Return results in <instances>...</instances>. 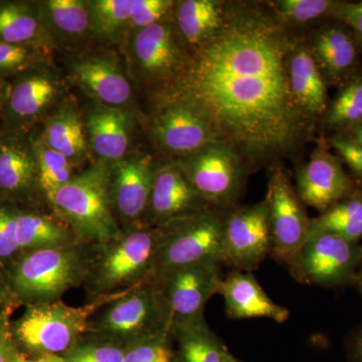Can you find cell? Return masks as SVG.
I'll use <instances>...</instances> for the list:
<instances>
[{"label": "cell", "mask_w": 362, "mask_h": 362, "mask_svg": "<svg viewBox=\"0 0 362 362\" xmlns=\"http://www.w3.org/2000/svg\"><path fill=\"white\" fill-rule=\"evenodd\" d=\"M126 346L84 334L64 354L70 362H124Z\"/></svg>", "instance_id": "d590c367"}, {"label": "cell", "mask_w": 362, "mask_h": 362, "mask_svg": "<svg viewBox=\"0 0 362 362\" xmlns=\"http://www.w3.org/2000/svg\"><path fill=\"white\" fill-rule=\"evenodd\" d=\"M308 49L323 78L329 82H339L346 77L356 62V42L341 26L318 30L312 37Z\"/></svg>", "instance_id": "83f0119b"}, {"label": "cell", "mask_w": 362, "mask_h": 362, "mask_svg": "<svg viewBox=\"0 0 362 362\" xmlns=\"http://www.w3.org/2000/svg\"><path fill=\"white\" fill-rule=\"evenodd\" d=\"M225 300L232 319L266 317L278 323L287 320L290 312L270 299L252 272L233 270L221 280L218 293Z\"/></svg>", "instance_id": "7402d4cb"}, {"label": "cell", "mask_w": 362, "mask_h": 362, "mask_svg": "<svg viewBox=\"0 0 362 362\" xmlns=\"http://www.w3.org/2000/svg\"><path fill=\"white\" fill-rule=\"evenodd\" d=\"M309 232L330 233L349 242H358L362 238V197L343 199L310 220Z\"/></svg>", "instance_id": "4dcf8cb0"}, {"label": "cell", "mask_w": 362, "mask_h": 362, "mask_svg": "<svg viewBox=\"0 0 362 362\" xmlns=\"http://www.w3.org/2000/svg\"><path fill=\"white\" fill-rule=\"evenodd\" d=\"M223 362H242L239 361L233 354H230V351H228V354H226L225 359H223Z\"/></svg>", "instance_id": "681fc988"}, {"label": "cell", "mask_w": 362, "mask_h": 362, "mask_svg": "<svg viewBox=\"0 0 362 362\" xmlns=\"http://www.w3.org/2000/svg\"><path fill=\"white\" fill-rule=\"evenodd\" d=\"M33 146L39 163L40 185L47 204L54 192L73 180L76 165L70 160L45 145L40 138H33Z\"/></svg>", "instance_id": "d6a6232c"}, {"label": "cell", "mask_w": 362, "mask_h": 362, "mask_svg": "<svg viewBox=\"0 0 362 362\" xmlns=\"http://www.w3.org/2000/svg\"><path fill=\"white\" fill-rule=\"evenodd\" d=\"M0 40L7 44L40 47L49 51L52 44L45 32L39 4H0Z\"/></svg>", "instance_id": "f1b7e54d"}, {"label": "cell", "mask_w": 362, "mask_h": 362, "mask_svg": "<svg viewBox=\"0 0 362 362\" xmlns=\"http://www.w3.org/2000/svg\"><path fill=\"white\" fill-rule=\"evenodd\" d=\"M288 76L293 96L302 110L313 117L327 108L325 81L308 45L297 42L288 59Z\"/></svg>", "instance_id": "4316f807"}, {"label": "cell", "mask_w": 362, "mask_h": 362, "mask_svg": "<svg viewBox=\"0 0 362 362\" xmlns=\"http://www.w3.org/2000/svg\"><path fill=\"white\" fill-rule=\"evenodd\" d=\"M13 362H70L64 356L59 354H45L40 356H26L18 352Z\"/></svg>", "instance_id": "f6af8a7d"}, {"label": "cell", "mask_w": 362, "mask_h": 362, "mask_svg": "<svg viewBox=\"0 0 362 362\" xmlns=\"http://www.w3.org/2000/svg\"><path fill=\"white\" fill-rule=\"evenodd\" d=\"M352 357L354 362H362V334L354 342Z\"/></svg>", "instance_id": "c3c4849f"}, {"label": "cell", "mask_w": 362, "mask_h": 362, "mask_svg": "<svg viewBox=\"0 0 362 362\" xmlns=\"http://www.w3.org/2000/svg\"><path fill=\"white\" fill-rule=\"evenodd\" d=\"M0 202L23 209H51L40 185L33 138L25 130L0 133Z\"/></svg>", "instance_id": "30bf717a"}, {"label": "cell", "mask_w": 362, "mask_h": 362, "mask_svg": "<svg viewBox=\"0 0 362 362\" xmlns=\"http://www.w3.org/2000/svg\"><path fill=\"white\" fill-rule=\"evenodd\" d=\"M335 14L347 25L354 28L359 39L362 40V1L358 4L339 6Z\"/></svg>", "instance_id": "7bdbcfd3"}, {"label": "cell", "mask_w": 362, "mask_h": 362, "mask_svg": "<svg viewBox=\"0 0 362 362\" xmlns=\"http://www.w3.org/2000/svg\"><path fill=\"white\" fill-rule=\"evenodd\" d=\"M175 339V362H223L228 349L211 330L204 317L171 327Z\"/></svg>", "instance_id": "f546056e"}, {"label": "cell", "mask_w": 362, "mask_h": 362, "mask_svg": "<svg viewBox=\"0 0 362 362\" xmlns=\"http://www.w3.org/2000/svg\"><path fill=\"white\" fill-rule=\"evenodd\" d=\"M16 237L21 255L81 244L78 235L51 209L16 211Z\"/></svg>", "instance_id": "d4e9b609"}, {"label": "cell", "mask_w": 362, "mask_h": 362, "mask_svg": "<svg viewBox=\"0 0 362 362\" xmlns=\"http://www.w3.org/2000/svg\"><path fill=\"white\" fill-rule=\"evenodd\" d=\"M156 165L146 152L129 153L111 163L109 194L121 230L143 226Z\"/></svg>", "instance_id": "e0dca14e"}, {"label": "cell", "mask_w": 362, "mask_h": 362, "mask_svg": "<svg viewBox=\"0 0 362 362\" xmlns=\"http://www.w3.org/2000/svg\"><path fill=\"white\" fill-rule=\"evenodd\" d=\"M359 284H361V290H362V275L361 276V279H359Z\"/></svg>", "instance_id": "f907efd6"}, {"label": "cell", "mask_w": 362, "mask_h": 362, "mask_svg": "<svg viewBox=\"0 0 362 362\" xmlns=\"http://www.w3.org/2000/svg\"><path fill=\"white\" fill-rule=\"evenodd\" d=\"M9 88H11V86L7 84L4 78L0 76V117L4 115V109H6Z\"/></svg>", "instance_id": "bcb514c9"}, {"label": "cell", "mask_w": 362, "mask_h": 362, "mask_svg": "<svg viewBox=\"0 0 362 362\" xmlns=\"http://www.w3.org/2000/svg\"><path fill=\"white\" fill-rule=\"evenodd\" d=\"M18 306L21 305L14 295L7 272L0 266V326H11L9 317Z\"/></svg>", "instance_id": "b9f144b4"}, {"label": "cell", "mask_w": 362, "mask_h": 362, "mask_svg": "<svg viewBox=\"0 0 362 362\" xmlns=\"http://www.w3.org/2000/svg\"><path fill=\"white\" fill-rule=\"evenodd\" d=\"M127 54L133 75L157 96L180 77L189 59L173 16L132 30Z\"/></svg>", "instance_id": "ba28073f"}, {"label": "cell", "mask_w": 362, "mask_h": 362, "mask_svg": "<svg viewBox=\"0 0 362 362\" xmlns=\"http://www.w3.org/2000/svg\"><path fill=\"white\" fill-rule=\"evenodd\" d=\"M228 211L209 206L161 226L160 247L152 276L176 267L202 262L221 264Z\"/></svg>", "instance_id": "52a82bcc"}, {"label": "cell", "mask_w": 362, "mask_h": 362, "mask_svg": "<svg viewBox=\"0 0 362 362\" xmlns=\"http://www.w3.org/2000/svg\"><path fill=\"white\" fill-rule=\"evenodd\" d=\"M18 207L0 202V266L6 270L21 256L16 237Z\"/></svg>", "instance_id": "f35d334b"}, {"label": "cell", "mask_w": 362, "mask_h": 362, "mask_svg": "<svg viewBox=\"0 0 362 362\" xmlns=\"http://www.w3.org/2000/svg\"><path fill=\"white\" fill-rule=\"evenodd\" d=\"M133 0H92L90 1L93 37L112 40L129 28Z\"/></svg>", "instance_id": "1f68e13d"}, {"label": "cell", "mask_w": 362, "mask_h": 362, "mask_svg": "<svg viewBox=\"0 0 362 362\" xmlns=\"http://www.w3.org/2000/svg\"><path fill=\"white\" fill-rule=\"evenodd\" d=\"M84 119L90 152L97 160L113 163L129 154L133 116L128 108L95 102Z\"/></svg>", "instance_id": "44dd1931"}, {"label": "cell", "mask_w": 362, "mask_h": 362, "mask_svg": "<svg viewBox=\"0 0 362 362\" xmlns=\"http://www.w3.org/2000/svg\"><path fill=\"white\" fill-rule=\"evenodd\" d=\"M273 11L283 23L308 25L330 13H337L340 4L329 0H278L272 2Z\"/></svg>", "instance_id": "836d02e7"}, {"label": "cell", "mask_w": 362, "mask_h": 362, "mask_svg": "<svg viewBox=\"0 0 362 362\" xmlns=\"http://www.w3.org/2000/svg\"><path fill=\"white\" fill-rule=\"evenodd\" d=\"M175 1L171 0H133L131 30H141L173 16Z\"/></svg>", "instance_id": "ab89813d"}, {"label": "cell", "mask_w": 362, "mask_h": 362, "mask_svg": "<svg viewBox=\"0 0 362 362\" xmlns=\"http://www.w3.org/2000/svg\"><path fill=\"white\" fill-rule=\"evenodd\" d=\"M331 144L354 173L362 180V144L350 138L343 137L333 138Z\"/></svg>", "instance_id": "60d3db41"}, {"label": "cell", "mask_w": 362, "mask_h": 362, "mask_svg": "<svg viewBox=\"0 0 362 362\" xmlns=\"http://www.w3.org/2000/svg\"><path fill=\"white\" fill-rule=\"evenodd\" d=\"M297 42L258 4H226L220 32L189 54L180 77L157 97L194 105L221 141L247 160L289 153L313 128L290 88L288 59Z\"/></svg>", "instance_id": "6da1fadb"}, {"label": "cell", "mask_w": 362, "mask_h": 362, "mask_svg": "<svg viewBox=\"0 0 362 362\" xmlns=\"http://www.w3.org/2000/svg\"><path fill=\"white\" fill-rule=\"evenodd\" d=\"M326 122L331 128L351 127L362 120V76L350 81L338 94L328 111Z\"/></svg>", "instance_id": "e575fe53"}, {"label": "cell", "mask_w": 362, "mask_h": 362, "mask_svg": "<svg viewBox=\"0 0 362 362\" xmlns=\"http://www.w3.org/2000/svg\"><path fill=\"white\" fill-rule=\"evenodd\" d=\"M64 78L49 59L18 74L4 109L8 129L25 130L66 101Z\"/></svg>", "instance_id": "7c38bea8"}, {"label": "cell", "mask_w": 362, "mask_h": 362, "mask_svg": "<svg viewBox=\"0 0 362 362\" xmlns=\"http://www.w3.org/2000/svg\"><path fill=\"white\" fill-rule=\"evenodd\" d=\"M70 71L74 83L97 103L125 108L132 99L128 71L115 54H83L71 59Z\"/></svg>", "instance_id": "d6986e66"}, {"label": "cell", "mask_w": 362, "mask_h": 362, "mask_svg": "<svg viewBox=\"0 0 362 362\" xmlns=\"http://www.w3.org/2000/svg\"><path fill=\"white\" fill-rule=\"evenodd\" d=\"M350 128V139L362 144V120Z\"/></svg>", "instance_id": "7dc6e473"}, {"label": "cell", "mask_w": 362, "mask_h": 362, "mask_svg": "<svg viewBox=\"0 0 362 362\" xmlns=\"http://www.w3.org/2000/svg\"><path fill=\"white\" fill-rule=\"evenodd\" d=\"M361 257L357 243L330 233L309 232L288 268L299 282L338 285L352 277Z\"/></svg>", "instance_id": "8fae6325"}, {"label": "cell", "mask_w": 362, "mask_h": 362, "mask_svg": "<svg viewBox=\"0 0 362 362\" xmlns=\"http://www.w3.org/2000/svg\"><path fill=\"white\" fill-rule=\"evenodd\" d=\"M272 252L269 209L259 204L228 209L223 233L221 264L233 270H257Z\"/></svg>", "instance_id": "2e32d148"}, {"label": "cell", "mask_w": 362, "mask_h": 362, "mask_svg": "<svg viewBox=\"0 0 362 362\" xmlns=\"http://www.w3.org/2000/svg\"><path fill=\"white\" fill-rule=\"evenodd\" d=\"M209 206L175 160L157 163L142 226L161 228Z\"/></svg>", "instance_id": "ac0fdd59"}, {"label": "cell", "mask_w": 362, "mask_h": 362, "mask_svg": "<svg viewBox=\"0 0 362 362\" xmlns=\"http://www.w3.org/2000/svg\"><path fill=\"white\" fill-rule=\"evenodd\" d=\"M265 201L272 235L271 256L289 266L307 239L310 218L285 171L272 168Z\"/></svg>", "instance_id": "5bb4252c"}, {"label": "cell", "mask_w": 362, "mask_h": 362, "mask_svg": "<svg viewBox=\"0 0 362 362\" xmlns=\"http://www.w3.org/2000/svg\"><path fill=\"white\" fill-rule=\"evenodd\" d=\"M18 352L11 338V326H0V362H13Z\"/></svg>", "instance_id": "ee69618b"}, {"label": "cell", "mask_w": 362, "mask_h": 362, "mask_svg": "<svg viewBox=\"0 0 362 362\" xmlns=\"http://www.w3.org/2000/svg\"><path fill=\"white\" fill-rule=\"evenodd\" d=\"M175 161L209 206L230 209L240 199L246 166L244 159L226 143H209Z\"/></svg>", "instance_id": "9c48e42d"}, {"label": "cell", "mask_w": 362, "mask_h": 362, "mask_svg": "<svg viewBox=\"0 0 362 362\" xmlns=\"http://www.w3.org/2000/svg\"><path fill=\"white\" fill-rule=\"evenodd\" d=\"M49 52L40 47L7 44L0 40V76L16 75L49 59Z\"/></svg>", "instance_id": "74e56055"}, {"label": "cell", "mask_w": 362, "mask_h": 362, "mask_svg": "<svg viewBox=\"0 0 362 362\" xmlns=\"http://www.w3.org/2000/svg\"><path fill=\"white\" fill-rule=\"evenodd\" d=\"M96 247L81 243L18 257L6 272L21 306L56 301L70 290L83 287Z\"/></svg>", "instance_id": "3957f363"}, {"label": "cell", "mask_w": 362, "mask_h": 362, "mask_svg": "<svg viewBox=\"0 0 362 362\" xmlns=\"http://www.w3.org/2000/svg\"><path fill=\"white\" fill-rule=\"evenodd\" d=\"M171 330V315L156 283L127 290L90 317L86 334L128 346Z\"/></svg>", "instance_id": "8992f818"}, {"label": "cell", "mask_w": 362, "mask_h": 362, "mask_svg": "<svg viewBox=\"0 0 362 362\" xmlns=\"http://www.w3.org/2000/svg\"><path fill=\"white\" fill-rule=\"evenodd\" d=\"M161 243V228L138 226L97 244L86 278L87 303L132 289L151 277Z\"/></svg>", "instance_id": "7a4b0ae2"}, {"label": "cell", "mask_w": 362, "mask_h": 362, "mask_svg": "<svg viewBox=\"0 0 362 362\" xmlns=\"http://www.w3.org/2000/svg\"><path fill=\"white\" fill-rule=\"evenodd\" d=\"M175 344L171 330L138 340L126 346L124 362H175Z\"/></svg>", "instance_id": "8d00e7d4"}, {"label": "cell", "mask_w": 362, "mask_h": 362, "mask_svg": "<svg viewBox=\"0 0 362 362\" xmlns=\"http://www.w3.org/2000/svg\"><path fill=\"white\" fill-rule=\"evenodd\" d=\"M45 32L52 45L74 49L93 37L90 1L45 0L39 2Z\"/></svg>", "instance_id": "cb8c5ba5"}, {"label": "cell", "mask_w": 362, "mask_h": 362, "mask_svg": "<svg viewBox=\"0 0 362 362\" xmlns=\"http://www.w3.org/2000/svg\"><path fill=\"white\" fill-rule=\"evenodd\" d=\"M221 263L202 262L176 267L152 276L170 312L171 327L204 317L209 300L218 294L221 280Z\"/></svg>", "instance_id": "4fadbf2b"}, {"label": "cell", "mask_w": 362, "mask_h": 362, "mask_svg": "<svg viewBox=\"0 0 362 362\" xmlns=\"http://www.w3.org/2000/svg\"><path fill=\"white\" fill-rule=\"evenodd\" d=\"M111 163L93 162L49 199L52 213L65 221L82 243L103 244L122 230L109 194Z\"/></svg>", "instance_id": "277c9868"}, {"label": "cell", "mask_w": 362, "mask_h": 362, "mask_svg": "<svg viewBox=\"0 0 362 362\" xmlns=\"http://www.w3.org/2000/svg\"><path fill=\"white\" fill-rule=\"evenodd\" d=\"M124 292L80 307L70 306L62 299L28 305L25 313L11 323V338L16 349L30 357L64 356L86 334L90 317Z\"/></svg>", "instance_id": "5b68a950"}, {"label": "cell", "mask_w": 362, "mask_h": 362, "mask_svg": "<svg viewBox=\"0 0 362 362\" xmlns=\"http://www.w3.org/2000/svg\"><path fill=\"white\" fill-rule=\"evenodd\" d=\"M350 181L339 160L324 146L317 148L296 176L301 202L325 213L349 194Z\"/></svg>", "instance_id": "ffe728a7"}, {"label": "cell", "mask_w": 362, "mask_h": 362, "mask_svg": "<svg viewBox=\"0 0 362 362\" xmlns=\"http://www.w3.org/2000/svg\"><path fill=\"white\" fill-rule=\"evenodd\" d=\"M149 128L156 146L178 158L209 143L221 141L209 119L194 105L181 100L159 101L158 108L150 118Z\"/></svg>", "instance_id": "9a60e30c"}, {"label": "cell", "mask_w": 362, "mask_h": 362, "mask_svg": "<svg viewBox=\"0 0 362 362\" xmlns=\"http://www.w3.org/2000/svg\"><path fill=\"white\" fill-rule=\"evenodd\" d=\"M225 2L216 0H182L175 2L173 18L185 47L197 51L220 32Z\"/></svg>", "instance_id": "484cf974"}, {"label": "cell", "mask_w": 362, "mask_h": 362, "mask_svg": "<svg viewBox=\"0 0 362 362\" xmlns=\"http://www.w3.org/2000/svg\"><path fill=\"white\" fill-rule=\"evenodd\" d=\"M42 141L65 156L74 165L89 160L90 154L85 119L77 105L66 100L45 118Z\"/></svg>", "instance_id": "603a6c76"}]
</instances>
